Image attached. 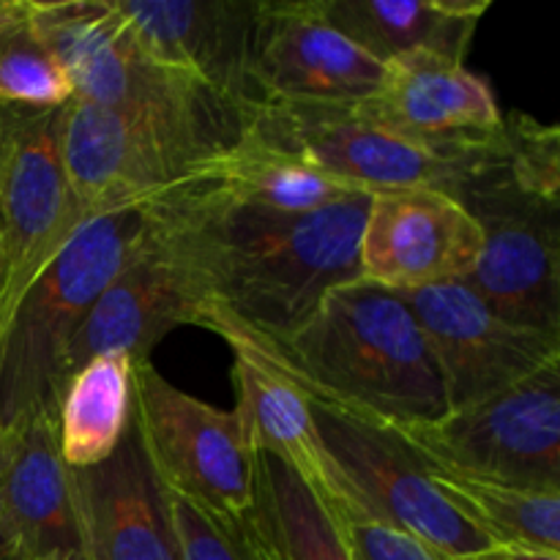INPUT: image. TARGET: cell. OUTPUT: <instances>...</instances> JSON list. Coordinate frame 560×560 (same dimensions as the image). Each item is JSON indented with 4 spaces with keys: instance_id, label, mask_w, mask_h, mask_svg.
Returning <instances> with one entry per match:
<instances>
[{
    "instance_id": "6da1fadb",
    "label": "cell",
    "mask_w": 560,
    "mask_h": 560,
    "mask_svg": "<svg viewBox=\"0 0 560 560\" xmlns=\"http://www.w3.org/2000/svg\"><path fill=\"white\" fill-rule=\"evenodd\" d=\"M370 197L310 213H271L217 200L180 175L142 202V211L195 290L197 326L219 337L279 339L326 293L359 279Z\"/></svg>"
},
{
    "instance_id": "7a4b0ae2",
    "label": "cell",
    "mask_w": 560,
    "mask_h": 560,
    "mask_svg": "<svg viewBox=\"0 0 560 560\" xmlns=\"http://www.w3.org/2000/svg\"><path fill=\"white\" fill-rule=\"evenodd\" d=\"M246 345L312 405L381 432L424 424L448 410L446 386L424 331L402 295L353 279L279 339Z\"/></svg>"
},
{
    "instance_id": "3957f363",
    "label": "cell",
    "mask_w": 560,
    "mask_h": 560,
    "mask_svg": "<svg viewBox=\"0 0 560 560\" xmlns=\"http://www.w3.org/2000/svg\"><path fill=\"white\" fill-rule=\"evenodd\" d=\"M457 200L485 246L470 290L503 320L560 337V135L530 115L503 118Z\"/></svg>"
},
{
    "instance_id": "277c9868",
    "label": "cell",
    "mask_w": 560,
    "mask_h": 560,
    "mask_svg": "<svg viewBox=\"0 0 560 560\" xmlns=\"http://www.w3.org/2000/svg\"><path fill=\"white\" fill-rule=\"evenodd\" d=\"M27 5L74 98L151 126L195 162L238 140L244 115L189 77L156 63L115 0H27Z\"/></svg>"
},
{
    "instance_id": "5b68a950",
    "label": "cell",
    "mask_w": 560,
    "mask_h": 560,
    "mask_svg": "<svg viewBox=\"0 0 560 560\" xmlns=\"http://www.w3.org/2000/svg\"><path fill=\"white\" fill-rule=\"evenodd\" d=\"M145 228L142 206L91 219L27 284L0 328V430L55 410L66 350Z\"/></svg>"
},
{
    "instance_id": "8992f818",
    "label": "cell",
    "mask_w": 560,
    "mask_h": 560,
    "mask_svg": "<svg viewBox=\"0 0 560 560\" xmlns=\"http://www.w3.org/2000/svg\"><path fill=\"white\" fill-rule=\"evenodd\" d=\"M244 129L361 195L435 189L457 197L495 135L474 142H419L361 118L353 104L262 102Z\"/></svg>"
},
{
    "instance_id": "52a82bcc",
    "label": "cell",
    "mask_w": 560,
    "mask_h": 560,
    "mask_svg": "<svg viewBox=\"0 0 560 560\" xmlns=\"http://www.w3.org/2000/svg\"><path fill=\"white\" fill-rule=\"evenodd\" d=\"M131 427L153 481L224 523L252 509V459L238 416L186 394L153 366L131 361Z\"/></svg>"
},
{
    "instance_id": "ba28073f",
    "label": "cell",
    "mask_w": 560,
    "mask_h": 560,
    "mask_svg": "<svg viewBox=\"0 0 560 560\" xmlns=\"http://www.w3.org/2000/svg\"><path fill=\"white\" fill-rule=\"evenodd\" d=\"M388 435L421 463L560 492V364L501 394Z\"/></svg>"
},
{
    "instance_id": "9c48e42d",
    "label": "cell",
    "mask_w": 560,
    "mask_h": 560,
    "mask_svg": "<svg viewBox=\"0 0 560 560\" xmlns=\"http://www.w3.org/2000/svg\"><path fill=\"white\" fill-rule=\"evenodd\" d=\"M63 107H0V328L36 273L85 224L66 180Z\"/></svg>"
},
{
    "instance_id": "30bf717a",
    "label": "cell",
    "mask_w": 560,
    "mask_h": 560,
    "mask_svg": "<svg viewBox=\"0 0 560 560\" xmlns=\"http://www.w3.org/2000/svg\"><path fill=\"white\" fill-rule=\"evenodd\" d=\"M399 295L435 355L448 410L506 392L536 372L560 364L558 334L503 320L465 282Z\"/></svg>"
},
{
    "instance_id": "8fae6325",
    "label": "cell",
    "mask_w": 560,
    "mask_h": 560,
    "mask_svg": "<svg viewBox=\"0 0 560 560\" xmlns=\"http://www.w3.org/2000/svg\"><path fill=\"white\" fill-rule=\"evenodd\" d=\"M485 235L468 208L435 189L377 191L359 238V279L392 293L465 282Z\"/></svg>"
},
{
    "instance_id": "7c38bea8",
    "label": "cell",
    "mask_w": 560,
    "mask_h": 560,
    "mask_svg": "<svg viewBox=\"0 0 560 560\" xmlns=\"http://www.w3.org/2000/svg\"><path fill=\"white\" fill-rule=\"evenodd\" d=\"M156 63L189 77L241 115L260 104L255 42L260 0H115Z\"/></svg>"
},
{
    "instance_id": "4fadbf2b",
    "label": "cell",
    "mask_w": 560,
    "mask_h": 560,
    "mask_svg": "<svg viewBox=\"0 0 560 560\" xmlns=\"http://www.w3.org/2000/svg\"><path fill=\"white\" fill-rule=\"evenodd\" d=\"M60 151L71 200L85 222L142 206L197 164L151 126L82 98L63 107Z\"/></svg>"
},
{
    "instance_id": "5bb4252c",
    "label": "cell",
    "mask_w": 560,
    "mask_h": 560,
    "mask_svg": "<svg viewBox=\"0 0 560 560\" xmlns=\"http://www.w3.org/2000/svg\"><path fill=\"white\" fill-rule=\"evenodd\" d=\"M315 419L331 457L348 474L375 517L408 530L438 556L452 560L474 556L492 545L443 501L419 457L397 438L317 405Z\"/></svg>"
},
{
    "instance_id": "9a60e30c",
    "label": "cell",
    "mask_w": 560,
    "mask_h": 560,
    "mask_svg": "<svg viewBox=\"0 0 560 560\" xmlns=\"http://www.w3.org/2000/svg\"><path fill=\"white\" fill-rule=\"evenodd\" d=\"M381 77V60L342 36L315 0H260L255 42L260 104H359L377 91Z\"/></svg>"
},
{
    "instance_id": "2e32d148",
    "label": "cell",
    "mask_w": 560,
    "mask_h": 560,
    "mask_svg": "<svg viewBox=\"0 0 560 560\" xmlns=\"http://www.w3.org/2000/svg\"><path fill=\"white\" fill-rule=\"evenodd\" d=\"M0 512L22 560H91L77 470L60 457L55 410L0 430Z\"/></svg>"
},
{
    "instance_id": "e0dca14e",
    "label": "cell",
    "mask_w": 560,
    "mask_h": 560,
    "mask_svg": "<svg viewBox=\"0 0 560 560\" xmlns=\"http://www.w3.org/2000/svg\"><path fill=\"white\" fill-rule=\"evenodd\" d=\"M197 323L200 304L189 279L167 246L145 228L140 244L77 328L63 359V383L104 353H124L131 361L151 359V350L173 328Z\"/></svg>"
},
{
    "instance_id": "ac0fdd59",
    "label": "cell",
    "mask_w": 560,
    "mask_h": 560,
    "mask_svg": "<svg viewBox=\"0 0 560 560\" xmlns=\"http://www.w3.org/2000/svg\"><path fill=\"white\" fill-rule=\"evenodd\" d=\"M228 345L235 355L233 381L238 392L233 413L238 416L249 452L271 454L284 468L293 470L331 520L364 509L370 512L353 481L328 452L317 430L315 405L246 345Z\"/></svg>"
},
{
    "instance_id": "d6986e66",
    "label": "cell",
    "mask_w": 560,
    "mask_h": 560,
    "mask_svg": "<svg viewBox=\"0 0 560 560\" xmlns=\"http://www.w3.org/2000/svg\"><path fill=\"white\" fill-rule=\"evenodd\" d=\"M361 118L419 142H474L503 126L485 77L435 52H408L383 63L377 91L353 104Z\"/></svg>"
},
{
    "instance_id": "ffe728a7",
    "label": "cell",
    "mask_w": 560,
    "mask_h": 560,
    "mask_svg": "<svg viewBox=\"0 0 560 560\" xmlns=\"http://www.w3.org/2000/svg\"><path fill=\"white\" fill-rule=\"evenodd\" d=\"M91 560H178L135 427L102 465L77 470Z\"/></svg>"
},
{
    "instance_id": "44dd1931",
    "label": "cell",
    "mask_w": 560,
    "mask_h": 560,
    "mask_svg": "<svg viewBox=\"0 0 560 560\" xmlns=\"http://www.w3.org/2000/svg\"><path fill=\"white\" fill-rule=\"evenodd\" d=\"M184 178L230 206L271 213L320 211L361 195L306 167L249 129H241L238 140L224 151L191 164Z\"/></svg>"
},
{
    "instance_id": "7402d4cb",
    "label": "cell",
    "mask_w": 560,
    "mask_h": 560,
    "mask_svg": "<svg viewBox=\"0 0 560 560\" xmlns=\"http://www.w3.org/2000/svg\"><path fill=\"white\" fill-rule=\"evenodd\" d=\"M317 11L381 63L435 52L465 63L490 0H315Z\"/></svg>"
},
{
    "instance_id": "603a6c76",
    "label": "cell",
    "mask_w": 560,
    "mask_h": 560,
    "mask_svg": "<svg viewBox=\"0 0 560 560\" xmlns=\"http://www.w3.org/2000/svg\"><path fill=\"white\" fill-rule=\"evenodd\" d=\"M249 560H353L339 525L271 454L252 459V509L235 523Z\"/></svg>"
},
{
    "instance_id": "cb8c5ba5",
    "label": "cell",
    "mask_w": 560,
    "mask_h": 560,
    "mask_svg": "<svg viewBox=\"0 0 560 560\" xmlns=\"http://www.w3.org/2000/svg\"><path fill=\"white\" fill-rule=\"evenodd\" d=\"M131 430V359L104 353L82 364L60 388L55 432L63 463L88 470L113 457Z\"/></svg>"
},
{
    "instance_id": "d4e9b609",
    "label": "cell",
    "mask_w": 560,
    "mask_h": 560,
    "mask_svg": "<svg viewBox=\"0 0 560 560\" xmlns=\"http://www.w3.org/2000/svg\"><path fill=\"white\" fill-rule=\"evenodd\" d=\"M421 465L443 501L492 545H525L560 552V492L503 485L430 463Z\"/></svg>"
},
{
    "instance_id": "484cf974",
    "label": "cell",
    "mask_w": 560,
    "mask_h": 560,
    "mask_svg": "<svg viewBox=\"0 0 560 560\" xmlns=\"http://www.w3.org/2000/svg\"><path fill=\"white\" fill-rule=\"evenodd\" d=\"M71 98L69 77L33 25L27 0H0V107L55 109Z\"/></svg>"
},
{
    "instance_id": "4316f807",
    "label": "cell",
    "mask_w": 560,
    "mask_h": 560,
    "mask_svg": "<svg viewBox=\"0 0 560 560\" xmlns=\"http://www.w3.org/2000/svg\"><path fill=\"white\" fill-rule=\"evenodd\" d=\"M167 514L170 534L175 541L178 560H249L241 547L235 523H224L213 514L202 512L186 498L156 487Z\"/></svg>"
},
{
    "instance_id": "83f0119b",
    "label": "cell",
    "mask_w": 560,
    "mask_h": 560,
    "mask_svg": "<svg viewBox=\"0 0 560 560\" xmlns=\"http://www.w3.org/2000/svg\"><path fill=\"white\" fill-rule=\"evenodd\" d=\"M345 536L353 560H446L408 530L375 517L372 512H353L334 520Z\"/></svg>"
},
{
    "instance_id": "f1b7e54d",
    "label": "cell",
    "mask_w": 560,
    "mask_h": 560,
    "mask_svg": "<svg viewBox=\"0 0 560 560\" xmlns=\"http://www.w3.org/2000/svg\"><path fill=\"white\" fill-rule=\"evenodd\" d=\"M454 560H560V552L539 550V547H525V545H490L487 550L474 552V556H465V558H454Z\"/></svg>"
},
{
    "instance_id": "f546056e",
    "label": "cell",
    "mask_w": 560,
    "mask_h": 560,
    "mask_svg": "<svg viewBox=\"0 0 560 560\" xmlns=\"http://www.w3.org/2000/svg\"><path fill=\"white\" fill-rule=\"evenodd\" d=\"M0 560H22L20 552H16L14 539L9 534V525H5L3 512H0Z\"/></svg>"
}]
</instances>
